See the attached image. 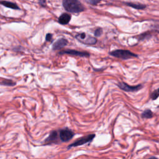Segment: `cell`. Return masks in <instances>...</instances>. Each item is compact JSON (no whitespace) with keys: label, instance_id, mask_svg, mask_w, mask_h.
Returning a JSON list of instances; mask_svg holds the SVG:
<instances>
[{"label":"cell","instance_id":"9a60e30c","mask_svg":"<svg viewBox=\"0 0 159 159\" xmlns=\"http://www.w3.org/2000/svg\"><path fill=\"white\" fill-rule=\"evenodd\" d=\"M102 32V30L101 29H100V28L97 29L95 30V32H94V35H95V36H97V37H99V36L101 35Z\"/></svg>","mask_w":159,"mask_h":159},{"label":"cell","instance_id":"ba28073f","mask_svg":"<svg viewBox=\"0 0 159 159\" xmlns=\"http://www.w3.org/2000/svg\"><path fill=\"white\" fill-rule=\"evenodd\" d=\"M68 40H66L65 39H60L58 40H57L53 45L52 48L54 50H60L63 47H65L68 44Z\"/></svg>","mask_w":159,"mask_h":159},{"label":"cell","instance_id":"277c9868","mask_svg":"<svg viewBox=\"0 0 159 159\" xmlns=\"http://www.w3.org/2000/svg\"><path fill=\"white\" fill-rule=\"evenodd\" d=\"M76 38L81 43L86 45H93L97 42L96 38L87 35L85 33H81L76 35Z\"/></svg>","mask_w":159,"mask_h":159},{"label":"cell","instance_id":"30bf717a","mask_svg":"<svg viewBox=\"0 0 159 159\" xmlns=\"http://www.w3.org/2000/svg\"><path fill=\"white\" fill-rule=\"evenodd\" d=\"M141 117L143 119H150L153 117V112L150 109H145L141 114Z\"/></svg>","mask_w":159,"mask_h":159},{"label":"cell","instance_id":"5b68a950","mask_svg":"<svg viewBox=\"0 0 159 159\" xmlns=\"http://www.w3.org/2000/svg\"><path fill=\"white\" fill-rule=\"evenodd\" d=\"M118 87L123 91H127V92H134L140 90L142 88V84H138L137 86H130L129 84L124 83V82H120L117 84Z\"/></svg>","mask_w":159,"mask_h":159},{"label":"cell","instance_id":"8fae6325","mask_svg":"<svg viewBox=\"0 0 159 159\" xmlns=\"http://www.w3.org/2000/svg\"><path fill=\"white\" fill-rule=\"evenodd\" d=\"M0 4L4 5V6H6L9 8H11V9H19L18 6L13 2H7V1H1Z\"/></svg>","mask_w":159,"mask_h":159},{"label":"cell","instance_id":"3957f363","mask_svg":"<svg viewBox=\"0 0 159 159\" xmlns=\"http://www.w3.org/2000/svg\"><path fill=\"white\" fill-rule=\"evenodd\" d=\"M94 137H95V135L94 134H89V135L84 136L83 137H81L78 140L75 141V142H73L71 144H70V145H68V148L69 149L71 147L81 146V145H84L85 143H89V142H91Z\"/></svg>","mask_w":159,"mask_h":159},{"label":"cell","instance_id":"6da1fadb","mask_svg":"<svg viewBox=\"0 0 159 159\" xmlns=\"http://www.w3.org/2000/svg\"><path fill=\"white\" fill-rule=\"evenodd\" d=\"M63 6L67 11L72 13H78L84 10L83 6L78 0H63Z\"/></svg>","mask_w":159,"mask_h":159},{"label":"cell","instance_id":"52a82bcc","mask_svg":"<svg viewBox=\"0 0 159 159\" xmlns=\"http://www.w3.org/2000/svg\"><path fill=\"white\" fill-rule=\"evenodd\" d=\"M59 54H60V55L68 54V55L78 56V57H89V53L87 52H80V51H77V50H71V49H68V50H63L61 52H60Z\"/></svg>","mask_w":159,"mask_h":159},{"label":"cell","instance_id":"e0dca14e","mask_svg":"<svg viewBox=\"0 0 159 159\" xmlns=\"http://www.w3.org/2000/svg\"><path fill=\"white\" fill-rule=\"evenodd\" d=\"M52 34H47V35H46V40H47V41H50V40H52Z\"/></svg>","mask_w":159,"mask_h":159},{"label":"cell","instance_id":"4fadbf2b","mask_svg":"<svg viewBox=\"0 0 159 159\" xmlns=\"http://www.w3.org/2000/svg\"><path fill=\"white\" fill-rule=\"evenodd\" d=\"M159 97V88L157 89L156 90L153 91L151 94H150V98L152 100H155Z\"/></svg>","mask_w":159,"mask_h":159},{"label":"cell","instance_id":"7c38bea8","mask_svg":"<svg viewBox=\"0 0 159 159\" xmlns=\"http://www.w3.org/2000/svg\"><path fill=\"white\" fill-rule=\"evenodd\" d=\"M57 131H53L51 132V134H50L49 137L46 140V142H53L55 140H57Z\"/></svg>","mask_w":159,"mask_h":159},{"label":"cell","instance_id":"8992f818","mask_svg":"<svg viewBox=\"0 0 159 159\" xmlns=\"http://www.w3.org/2000/svg\"><path fill=\"white\" fill-rule=\"evenodd\" d=\"M75 134L68 129H63L60 130V139L62 142H67L71 139Z\"/></svg>","mask_w":159,"mask_h":159},{"label":"cell","instance_id":"2e32d148","mask_svg":"<svg viewBox=\"0 0 159 159\" xmlns=\"http://www.w3.org/2000/svg\"><path fill=\"white\" fill-rule=\"evenodd\" d=\"M88 2H89V3L92 4H98L100 0H87Z\"/></svg>","mask_w":159,"mask_h":159},{"label":"cell","instance_id":"7a4b0ae2","mask_svg":"<svg viewBox=\"0 0 159 159\" xmlns=\"http://www.w3.org/2000/svg\"><path fill=\"white\" fill-rule=\"evenodd\" d=\"M109 54L113 57L116 58L122 59V60H127L133 57H137L138 55L135 53H132V52L128 50H115L109 52Z\"/></svg>","mask_w":159,"mask_h":159},{"label":"cell","instance_id":"5bb4252c","mask_svg":"<svg viewBox=\"0 0 159 159\" xmlns=\"http://www.w3.org/2000/svg\"><path fill=\"white\" fill-rule=\"evenodd\" d=\"M128 6L135 8V9H144L145 7V6L144 5H142V4H132V3H128L127 4Z\"/></svg>","mask_w":159,"mask_h":159},{"label":"cell","instance_id":"9c48e42d","mask_svg":"<svg viewBox=\"0 0 159 159\" xmlns=\"http://www.w3.org/2000/svg\"><path fill=\"white\" fill-rule=\"evenodd\" d=\"M71 19V16L68 14L64 13L61 14L58 18V22L61 24H67Z\"/></svg>","mask_w":159,"mask_h":159}]
</instances>
